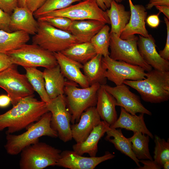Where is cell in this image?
Listing matches in <instances>:
<instances>
[{
    "mask_svg": "<svg viewBox=\"0 0 169 169\" xmlns=\"http://www.w3.org/2000/svg\"><path fill=\"white\" fill-rule=\"evenodd\" d=\"M48 111L46 103L34 95L23 98L11 109L0 114V131L7 128L6 134H12L27 128Z\"/></svg>",
    "mask_w": 169,
    "mask_h": 169,
    "instance_id": "6da1fadb",
    "label": "cell"
},
{
    "mask_svg": "<svg viewBox=\"0 0 169 169\" xmlns=\"http://www.w3.org/2000/svg\"><path fill=\"white\" fill-rule=\"evenodd\" d=\"M145 79L125 80L123 83L136 90L145 101L159 103L169 99V71L152 69L146 73Z\"/></svg>",
    "mask_w": 169,
    "mask_h": 169,
    "instance_id": "7a4b0ae2",
    "label": "cell"
},
{
    "mask_svg": "<svg viewBox=\"0 0 169 169\" xmlns=\"http://www.w3.org/2000/svg\"><path fill=\"white\" fill-rule=\"evenodd\" d=\"M51 113L48 111L27 128L24 132L19 135L6 134L4 147L7 153L17 155L25 147L39 141V138L43 136L58 137L57 133L51 126Z\"/></svg>",
    "mask_w": 169,
    "mask_h": 169,
    "instance_id": "3957f363",
    "label": "cell"
},
{
    "mask_svg": "<svg viewBox=\"0 0 169 169\" xmlns=\"http://www.w3.org/2000/svg\"><path fill=\"white\" fill-rule=\"evenodd\" d=\"M38 21V30L32 37L33 44L50 52H61L76 44L88 42L83 38L56 28L46 22Z\"/></svg>",
    "mask_w": 169,
    "mask_h": 169,
    "instance_id": "277c9868",
    "label": "cell"
},
{
    "mask_svg": "<svg viewBox=\"0 0 169 169\" xmlns=\"http://www.w3.org/2000/svg\"><path fill=\"white\" fill-rule=\"evenodd\" d=\"M77 84L73 81H66L64 89L73 124L79 121L81 115L86 109L96 105L97 91L101 85L97 83L80 88Z\"/></svg>",
    "mask_w": 169,
    "mask_h": 169,
    "instance_id": "5b68a950",
    "label": "cell"
},
{
    "mask_svg": "<svg viewBox=\"0 0 169 169\" xmlns=\"http://www.w3.org/2000/svg\"><path fill=\"white\" fill-rule=\"evenodd\" d=\"M61 150L39 141L24 148L20 152L21 169H43L56 166Z\"/></svg>",
    "mask_w": 169,
    "mask_h": 169,
    "instance_id": "8992f818",
    "label": "cell"
},
{
    "mask_svg": "<svg viewBox=\"0 0 169 169\" xmlns=\"http://www.w3.org/2000/svg\"><path fill=\"white\" fill-rule=\"evenodd\" d=\"M7 54L13 64L23 67L49 68L58 64L53 52L33 44H26Z\"/></svg>",
    "mask_w": 169,
    "mask_h": 169,
    "instance_id": "52a82bcc",
    "label": "cell"
},
{
    "mask_svg": "<svg viewBox=\"0 0 169 169\" xmlns=\"http://www.w3.org/2000/svg\"><path fill=\"white\" fill-rule=\"evenodd\" d=\"M109 57L116 60L122 61L131 64L140 66L145 71L152 69L141 56L138 49V37L135 36L127 39H123L114 33H110Z\"/></svg>",
    "mask_w": 169,
    "mask_h": 169,
    "instance_id": "ba28073f",
    "label": "cell"
},
{
    "mask_svg": "<svg viewBox=\"0 0 169 169\" xmlns=\"http://www.w3.org/2000/svg\"><path fill=\"white\" fill-rule=\"evenodd\" d=\"M16 65L0 72V87L5 90L13 106L25 97L34 95V90L25 74H20Z\"/></svg>",
    "mask_w": 169,
    "mask_h": 169,
    "instance_id": "9c48e42d",
    "label": "cell"
},
{
    "mask_svg": "<svg viewBox=\"0 0 169 169\" xmlns=\"http://www.w3.org/2000/svg\"><path fill=\"white\" fill-rule=\"evenodd\" d=\"M102 63L105 70V77L116 85L121 84L125 80H139L146 78V73L141 67L123 61L115 60L109 55L103 56Z\"/></svg>",
    "mask_w": 169,
    "mask_h": 169,
    "instance_id": "30bf717a",
    "label": "cell"
},
{
    "mask_svg": "<svg viewBox=\"0 0 169 169\" xmlns=\"http://www.w3.org/2000/svg\"><path fill=\"white\" fill-rule=\"evenodd\" d=\"M46 105L51 113V126L57 133L58 137L64 142L71 140V115L67 108L65 96L63 95L51 99Z\"/></svg>",
    "mask_w": 169,
    "mask_h": 169,
    "instance_id": "8fae6325",
    "label": "cell"
},
{
    "mask_svg": "<svg viewBox=\"0 0 169 169\" xmlns=\"http://www.w3.org/2000/svg\"><path fill=\"white\" fill-rule=\"evenodd\" d=\"M43 16H62L72 21L93 19L103 22L106 24L110 23L106 11L99 7L95 0L82 1L77 4L51 12Z\"/></svg>",
    "mask_w": 169,
    "mask_h": 169,
    "instance_id": "7c38bea8",
    "label": "cell"
},
{
    "mask_svg": "<svg viewBox=\"0 0 169 169\" xmlns=\"http://www.w3.org/2000/svg\"><path fill=\"white\" fill-rule=\"evenodd\" d=\"M101 85L115 98L117 106L123 108L131 115L140 113L152 115L151 112L142 104L140 97L131 92L125 84L123 83L115 87L106 84Z\"/></svg>",
    "mask_w": 169,
    "mask_h": 169,
    "instance_id": "4fadbf2b",
    "label": "cell"
},
{
    "mask_svg": "<svg viewBox=\"0 0 169 169\" xmlns=\"http://www.w3.org/2000/svg\"><path fill=\"white\" fill-rule=\"evenodd\" d=\"M115 156L109 151L100 157H85L73 151H61L57 166L69 169H94L101 162L111 159Z\"/></svg>",
    "mask_w": 169,
    "mask_h": 169,
    "instance_id": "5bb4252c",
    "label": "cell"
},
{
    "mask_svg": "<svg viewBox=\"0 0 169 169\" xmlns=\"http://www.w3.org/2000/svg\"><path fill=\"white\" fill-rule=\"evenodd\" d=\"M131 17L128 23L122 31L120 37L123 39L131 38L138 34L148 37L149 34L146 27L147 12L146 8L141 4H134L131 0H128Z\"/></svg>",
    "mask_w": 169,
    "mask_h": 169,
    "instance_id": "9a60e30c",
    "label": "cell"
},
{
    "mask_svg": "<svg viewBox=\"0 0 169 169\" xmlns=\"http://www.w3.org/2000/svg\"><path fill=\"white\" fill-rule=\"evenodd\" d=\"M155 42L151 34L148 37L139 35L137 41L138 52L144 60L154 69L169 71V62L160 55L156 50Z\"/></svg>",
    "mask_w": 169,
    "mask_h": 169,
    "instance_id": "2e32d148",
    "label": "cell"
},
{
    "mask_svg": "<svg viewBox=\"0 0 169 169\" xmlns=\"http://www.w3.org/2000/svg\"><path fill=\"white\" fill-rule=\"evenodd\" d=\"M101 121L95 106L88 108L81 114L79 121L71 125L72 138L77 143L84 141Z\"/></svg>",
    "mask_w": 169,
    "mask_h": 169,
    "instance_id": "e0dca14e",
    "label": "cell"
},
{
    "mask_svg": "<svg viewBox=\"0 0 169 169\" xmlns=\"http://www.w3.org/2000/svg\"><path fill=\"white\" fill-rule=\"evenodd\" d=\"M53 53L64 77L78 84L82 88L90 86L85 76L81 71L83 64L68 58L61 52Z\"/></svg>",
    "mask_w": 169,
    "mask_h": 169,
    "instance_id": "ac0fdd59",
    "label": "cell"
},
{
    "mask_svg": "<svg viewBox=\"0 0 169 169\" xmlns=\"http://www.w3.org/2000/svg\"><path fill=\"white\" fill-rule=\"evenodd\" d=\"M34 17L33 13L27 7H17L11 15V32L23 31L29 35H35L38 31V23Z\"/></svg>",
    "mask_w": 169,
    "mask_h": 169,
    "instance_id": "d6986e66",
    "label": "cell"
},
{
    "mask_svg": "<svg viewBox=\"0 0 169 169\" xmlns=\"http://www.w3.org/2000/svg\"><path fill=\"white\" fill-rule=\"evenodd\" d=\"M110 127L106 121L101 120L95 127L84 141L76 143L72 146L73 151L81 155L88 154L90 156H96L98 152V144L100 140L106 132Z\"/></svg>",
    "mask_w": 169,
    "mask_h": 169,
    "instance_id": "ffe728a7",
    "label": "cell"
},
{
    "mask_svg": "<svg viewBox=\"0 0 169 169\" xmlns=\"http://www.w3.org/2000/svg\"><path fill=\"white\" fill-rule=\"evenodd\" d=\"M143 113L137 115H132L121 107L120 116L112 125L111 128H120L135 132H141L154 138V136L147 128L144 120Z\"/></svg>",
    "mask_w": 169,
    "mask_h": 169,
    "instance_id": "44dd1931",
    "label": "cell"
},
{
    "mask_svg": "<svg viewBox=\"0 0 169 169\" xmlns=\"http://www.w3.org/2000/svg\"><path fill=\"white\" fill-rule=\"evenodd\" d=\"M96 105L97 111L101 119L110 125L117 120L116 100L101 85L97 91Z\"/></svg>",
    "mask_w": 169,
    "mask_h": 169,
    "instance_id": "7402d4cb",
    "label": "cell"
},
{
    "mask_svg": "<svg viewBox=\"0 0 169 169\" xmlns=\"http://www.w3.org/2000/svg\"><path fill=\"white\" fill-rule=\"evenodd\" d=\"M43 73L45 89L50 98L53 99L64 95L66 81L59 64L51 68H45Z\"/></svg>",
    "mask_w": 169,
    "mask_h": 169,
    "instance_id": "603a6c76",
    "label": "cell"
},
{
    "mask_svg": "<svg viewBox=\"0 0 169 169\" xmlns=\"http://www.w3.org/2000/svg\"><path fill=\"white\" fill-rule=\"evenodd\" d=\"M106 11L111 25L110 33H115L120 37L129 22L130 11L126 10L123 5L112 0L110 8Z\"/></svg>",
    "mask_w": 169,
    "mask_h": 169,
    "instance_id": "cb8c5ba5",
    "label": "cell"
},
{
    "mask_svg": "<svg viewBox=\"0 0 169 169\" xmlns=\"http://www.w3.org/2000/svg\"><path fill=\"white\" fill-rule=\"evenodd\" d=\"M106 24L103 22L93 19L73 20L68 32L90 41L91 38Z\"/></svg>",
    "mask_w": 169,
    "mask_h": 169,
    "instance_id": "d4e9b609",
    "label": "cell"
},
{
    "mask_svg": "<svg viewBox=\"0 0 169 169\" xmlns=\"http://www.w3.org/2000/svg\"><path fill=\"white\" fill-rule=\"evenodd\" d=\"M29 34L23 31L11 32L0 30V53L7 54L26 44Z\"/></svg>",
    "mask_w": 169,
    "mask_h": 169,
    "instance_id": "484cf974",
    "label": "cell"
},
{
    "mask_svg": "<svg viewBox=\"0 0 169 169\" xmlns=\"http://www.w3.org/2000/svg\"><path fill=\"white\" fill-rule=\"evenodd\" d=\"M103 56L97 54L92 59L83 64L84 74L90 85L98 83L100 85L105 84L107 79L105 77V70L102 63Z\"/></svg>",
    "mask_w": 169,
    "mask_h": 169,
    "instance_id": "4316f807",
    "label": "cell"
},
{
    "mask_svg": "<svg viewBox=\"0 0 169 169\" xmlns=\"http://www.w3.org/2000/svg\"><path fill=\"white\" fill-rule=\"evenodd\" d=\"M106 133V140L113 144L115 148L121 153L131 158L138 167L140 166L139 160L136 158L132 151L131 141L128 138L124 136L120 129L110 127Z\"/></svg>",
    "mask_w": 169,
    "mask_h": 169,
    "instance_id": "83f0119b",
    "label": "cell"
},
{
    "mask_svg": "<svg viewBox=\"0 0 169 169\" xmlns=\"http://www.w3.org/2000/svg\"><path fill=\"white\" fill-rule=\"evenodd\" d=\"M61 52L68 58L83 64L97 54L90 41L76 44Z\"/></svg>",
    "mask_w": 169,
    "mask_h": 169,
    "instance_id": "f1b7e54d",
    "label": "cell"
},
{
    "mask_svg": "<svg viewBox=\"0 0 169 169\" xmlns=\"http://www.w3.org/2000/svg\"><path fill=\"white\" fill-rule=\"evenodd\" d=\"M26 71V75L28 80L34 91L39 95L41 101L46 103L51 99L48 95L45 88V83L43 72L36 67H23Z\"/></svg>",
    "mask_w": 169,
    "mask_h": 169,
    "instance_id": "f546056e",
    "label": "cell"
},
{
    "mask_svg": "<svg viewBox=\"0 0 169 169\" xmlns=\"http://www.w3.org/2000/svg\"><path fill=\"white\" fill-rule=\"evenodd\" d=\"M150 137L141 132H133V135L128 139L131 144L132 151L139 160H153L150 154L149 143Z\"/></svg>",
    "mask_w": 169,
    "mask_h": 169,
    "instance_id": "4dcf8cb0",
    "label": "cell"
},
{
    "mask_svg": "<svg viewBox=\"0 0 169 169\" xmlns=\"http://www.w3.org/2000/svg\"><path fill=\"white\" fill-rule=\"evenodd\" d=\"M110 31V27L106 24L91 38L90 41L97 54H100L103 57L109 55L110 54L109 50Z\"/></svg>",
    "mask_w": 169,
    "mask_h": 169,
    "instance_id": "1f68e13d",
    "label": "cell"
},
{
    "mask_svg": "<svg viewBox=\"0 0 169 169\" xmlns=\"http://www.w3.org/2000/svg\"><path fill=\"white\" fill-rule=\"evenodd\" d=\"M82 0H46L33 13L37 19L51 12L65 8L74 3Z\"/></svg>",
    "mask_w": 169,
    "mask_h": 169,
    "instance_id": "d6a6232c",
    "label": "cell"
},
{
    "mask_svg": "<svg viewBox=\"0 0 169 169\" xmlns=\"http://www.w3.org/2000/svg\"><path fill=\"white\" fill-rule=\"evenodd\" d=\"M155 147L154 152V161L162 166L169 161V141L161 138L157 135L154 136Z\"/></svg>",
    "mask_w": 169,
    "mask_h": 169,
    "instance_id": "836d02e7",
    "label": "cell"
},
{
    "mask_svg": "<svg viewBox=\"0 0 169 169\" xmlns=\"http://www.w3.org/2000/svg\"><path fill=\"white\" fill-rule=\"evenodd\" d=\"M37 20L46 22L56 28L67 32L72 21L68 18L62 16H42Z\"/></svg>",
    "mask_w": 169,
    "mask_h": 169,
    "instance_id": "e575fe53",
    "label": "cell"
},
{
    "mask_svg": "<svg viewBox=\"0 0 169 169\" xmlns=\"http://www.w3.org/2000/svg\"><path fill=\"white\" fill-rule=\"evenodd\" d=\"M11 15L0 8V30L11 32L10 28Z\"/></svg>",
    "mask_w": 169,
    "mask_h": 169,
    "instance_id": "d590c367",
    "label": "cell"
},
{
    "mask_svg": "<svg viewBox=\"0 0 169 169\" xmlns=\"http://www.w3.org/2000/svg\"><path fill=\"white\" fill-rule=\"evenodd\" d=\"M17 7L18 0H0V8L10 15Z\"/></svg>",
    "mask_w": 169,
    "mask_h": 169,
    "instance_id": "8d00e7d4",
    "label": "cell"
},
{
    "mask_svg": "<svg viewBox=\"0 0 169 169\" xmlns=\"http://www.w3.org/2000/svg\"><path fill=\"white\" fill-rule=\"evenodd\" d=\"M166 24L167 31L166 41L163 50L159 51V54L164 59L169 61V19L165 17L164 18Z\"/></svg>",
    "mask_w": 169,
    "mask_h": 169,
    "instance_id": "74e56055",
    "label": "cell"
},
{
    "mask_svg": "<svg viewBox=\"0 0 169 169\" xmlns=\"http://www.w3.org/2000/svg\"><path fill=\"white\" fill-rule=\"evenodd\" d=\"M139 161L143 164V166L138 167L137 168L138 169H161L162 168V166L153 160L142 159Z\"/></svg>",
    "mask_w": 169,
    "mask_h": 169,
    "instance_id": "f35d334b",
    "label": "cell"
},
{
    "mask_svg": "<svg viewBox=\"0 0 169 169\" xmlns=\"http://www.w3.org/2000/svg\"><path fill=\"white\" fill-rule=\"evenodd\" d=\"M13 64V63L8 54L0 53V72L5 70Z\"/></svg>",
    "mask_w": 169,
    "mask_h": 169,
    "instance_id": "ab89813d",
    "label": "cell"
},
{
    "mask_svg": "<svg viewBox=\"0 0 169 169\" xmlns=\"http://www.w3.org/2000/svg\"><path fill=\"white\" fill-rule=\"evenodd\" d=\"M46 0H26L27 7L33 13L40 8Z\"/></svg>",
    "mask_w": 169,
    "mask_h": 169,
    "instance_id": "60d3db41",
    "label": "cell"
},
{
    "mask_svg": "<svg viewBox=\"0 0 169 169\" xmlns=\"http://www.w3.org/2000/svg\"><path fill=\"white\" fill-rule=\"evenodd\" d=\"M159 13L156 14H152L149 16L146 19L147 25L150 27L155 28L157 27L160 22L159 17Z\"/></svg>",
    "mask_w": 169,
    "mask_h": 169,
    "instance_id": "b9f144b4",
    "label": "cell"
},
{
    "mask_svg": "<svg viewBox=\"0 0 169 169\" xmlns=\"http://www.w3.org/2000/svg\"><path fill=\"white\" fill-rule=\"evenodd\" d=\"M157 5L169 6V0H150L145 8L146 9L150 10Z\"/></svg>",
    "mask_w": 169,
    "mask_h": 169,
    "instance_id": "7bdbcfd3",
    "label": "cell"
},
{
    "mask_svg": "<svg viewBox=\"0 0 169 169\" xmlns=\"http://www.w3.org/2000/svg\"><path fill=\"white\" fill-rule=\"evenodd\" d=\"M11 103V100L7 95H0V108H5L8 107Z\"/></svg>",
    "mask_w": 169,
    "mask_h": 169,
    "instance_id": "ee69618b",
    "label": "cell"
},
{
    "mask_svg": "<svg viewBox=\"0 0 169 169\" xmlns=\"http://www.w3.org/2000/svg\"><path fill=\"white\" fill-rule=\"evenodd\" d=\"M99 7L105 11L109 8L112 0H95Z\"/></svg>",
    "mask_w": 169,
    "mask_h": 169,
    "instance_id": "f6af8a7d",
    "label": "cell"
},
{
    "mask_svg": "<svg viewBox=\"0 0 169 169\" xmlns=\"http://www.w3.org/2000/svg\"><path fill=\"white\" fill-rule=\"evenodd\" d=\"M156 8L162 13L168 19H169V6L166 5H157L155 6Z\"/></svg>",
    "mask_w": 169,
    "mask_h": 169,
    "instance_id": "bcb514c9",
    "label": "cell"
},
{
    "mask_svg": "<svg viewBox=\"0 0 169 169\" xmlns=\"http://www.w3.org/2000/svg\"><path fill=\"white\" fill-rule=\"evenodd\" d=\"M26 0H18V6L19 7H26Z\"/></svg>",
    "mask_w": 169,
    "mask_h": 169,
    "instance_id": "7dc6e473",
    "label": "cell"
},
{
    "mask_svg": "<svg viewBox=\"0 0 169 169\" xmlns=\"http://www.w3.org/2000/svg\"><path fill=\"white\" fill-rule=\"evenodd\" d=\"M162 168L164 169H169V161H167L163 164L162 166Z\"/></svg>",
    "mask_w": 169,
    "mask_h": 169,
    "instance_id": "c3c4849f",
    "label": "cell"
},
{
    "mask_svg": "<svg viewBox=\"0 0 169 169\" xmlns=\"http://www.w3.org/2000/svg\"><path fill=\"white\" fill-rule=\"evenodd\" d=\"M115 2H116L117 3H121L122 2L125 1V0H114Z\"/></svg>",
    "mask_w": 169,
    "mask_h": 169,
    "instance_id": "681fc988",
    "label": "cell"
},
{
    "mask_svg": "<svg viewBox=\"0 0 169 169\" xmlns=\"http://www.w3.org/2000/svg\"><path fill=\"white\" fill-rule=\"evenodd\" d=\"M84 0H82V1H84Z\"/></svg>",
    "mask_w": 169,
    "mask_h": 169,
    "instance_id": "f907efd6",
    "label": "cell"
}]
</instances>
